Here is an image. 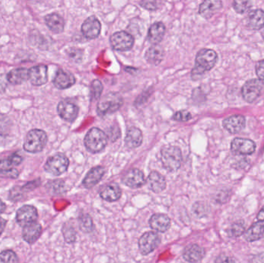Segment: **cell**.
I'll list each match as a JSON object with an SVG mask.
<instances>
[{"mask_svg":"<svg viewBox=\"0 0 264 263\" xmlns=\"http://www.w3.org/2000/svg\"><path fill=\"white\" fill-rule=\"evenodd\" d=\"M218 60V56L213 49H203L197 53L196 65L192 72V78L196 80L205 73L213 68Z\"/></svg>","mask_w":264,"mask_h":263,"instance_id":"obj_1","label":"cell"},{"mask_svg":"<svg viewBox=\"0 0 264 263\" xmlns=\"http://www.w3.org/2000/svg\"><path fill=\"white\" fill-rule=\"evenodd\" d=\"M122 105L123 98L121 95L111 92L105 95L101 99L100 102L98 103L97 111L99 116L105 118L118 111Z\"/></svg>","mask_w":264,"mask_h":263,"instance_id":"obj_2","label":"cell"},{"mask_svg":"<svg viewBox=\"0 0 264 263\" xmlns=\"http://www.w3.org/2000/svg\"><path fill=\"white\" fill-rule=\"evenodd\" d=\"M107 144V136L98 128H91L84 138L86 148L94 154L103 151Z\"/></svg>","mask_w":264,"mask_h":263,"instance_id":"obj_3","label":"cell"},{"mask_svg":"<svg viewBox=\"0 0 264 263\" xmlns=\"http://www.w3.org/2000/svg\"><path fill=\"white\" fill-rule=\"evenodd\" d=\"M161 162L164 169L168 172H175L181 167L182 151L175 146L168 145L163 147L161 151Z\"/></svg>","mask_w":264,"mask_h":263,"instance_id":"obj_4","label":"cell"},{"mask_svg":"<svg viewBox=\"0 0 264 263\" xmlns=\"http://www.w3.org/2000/svg\"><path fill=\"white\" fill-rule=\"evenodd\" d=\"M48 143V135L44 131L34 129L30 131L25 137L23 148L30 153L41 152Z\"/></svg>","mask_w":264,"mask_h":263,"instance_id":"obj_5","label":"cell"},{"mask_svg":"<svg viewBox=\"0 0 264 263\" xmlns=\"http://www.w3.org/2000/svg\"><path fill=\"white\" fill-rule=\"evenodd\" d=\"M69 159L63 154H56L48 158L44 165V169L53 175L58 176L67 172Z\"/></svg>","mask_w":264,"mask_h":263,"instance_id":"obj_6","label":"cell"},{"mask_svg":"<svg viewBox=\"0 0 264 263\" xmlns=\"http://www.w3.org/2000/svg\"><path fill=\"white\" fill-rule=\"evenodd\" d=\"M161 243V237L157 232H148L142 235L138 241V247L141 253L147 256L154 252Z\"/></svg>","mask_w":264,"mask_h":263,"instance_id":"obj_7","label":"cell"},{"mask_svg":"<svg viewBox=\"0 0 264 263\" xmlns=\"http://www.w3.org/2000/svg\"><path fill=\"white\" fill-rule=\"evenodd\" d=\"M110 42L112 48L115 50L128 51L133 47L135 40L128 32L119 31L110 37Z\"/></svg>","mask_w":264,"mask_h":263,"instance_id":"obj_8","label":"cell"},{"mask_svg":"<svg viewBox=\"0 0 264 263\" xmlns=\"http://www.w3.org/2000/svg\"><path fill=\"white\" fill-rule=\"evenodd\" d=\"M264 83L260 79L250 80L242 88V95L246 101L252 103L261 95Z\"/></svg>","mask_w":264,"mask_h":263,"instance_id":"obj_9","label":"cell"},{"mask_svg":"<svg viewBox=\"0 0 264 263\" xmlns=\"http://www.w3.org/2000/svg\"><path fill=\"white\" fill-rule=\"evenodd\" d=\"M37 219L38 213L37 209L32 205H24L17 211L16 215V222L23 228L29 224L37 222Z\"/></svg>","mask_w":264,"mask_h":263,"instance_id":"obj_10","label":"cell"},{"mask_svg":"<svg viewBox=\"0 0 264 263\" xmlns=\"http://www.w3.org/2000/svg\"><path fill=\"white\" fill-rule=\"evenodd\" d=\"M57 112L62 119L73 122L78 116L79 107L70 100H63L58 104Z\"/></svg>","mask_w":264,"mask_h":263,"instance_id":"obj_11","label":"cell"},{"mask_svg":"<svg viewBox=\"0 0 264 263\" xmlns=\"http://www.w3.org/2000/svg\"><path fill=\"white\" fill-rule=\"evenodd\" d=\"M231 150L235 155H252L256 150V144L253 140L236 137L231 144Z\"/></svg>","mask_w":264,"mask_h":263,"instance_id":"obj_12","label":"cell"},{"mask_svg":"<svg viewBox=\"0 0 264 263\" xmlns=\"http://www.w3.org/2000/svg\"><path fill=\"white\" fill-rule=\"evenodd\" d=\"M102 24L96 16L88 17L81 27L83 35L89 40H93L100 35Z\"/></svg>","mask_w":264,"mask_h":263,"instance_id":"obj_13","label":"cell"},{"mask_svg":"<svg viewBox=\"0 0 264 263\" xmlns=\"http://www.w3.org/2000/svg\"><path fill=\"white\" fill-rule=\"evenodd\" d=\"M48 67L46 65L34 66L29 70V80L34 86L45 85L48 81Z\"/></svg>","mask_w":264,"mask_h":263,"instance_id":"obj_14","label":"cell"},{"mask_svg":"<svg viewBox=\"0 0 264 263\" xmlns=\"http://www.w3.org/2000/svg\"><path fill=\"white\" fill-rule=\"evenodd\" d=\"M123 183L131 188H138L145 183V175L138 169H131L122 178Z\"/></svg>","mask_w":264,"mask_h":263,"instance_id":"obj_15","label":"cell"},{"mask_svg":"<svg viewBox=\"0 0 264 263\" xmlns=\"http://www.w3.org/2000/svg\"><path fill=\"white\" fill-rule=\"evenodd\" d=\"M53 83L58 89H64L73 86L76 83V79L71 73L60 69L57 70Z\"/></svg>","mask_w":264,"mask_h":263,"instance_id":"obj_16","label":"cell"},{"mask_svg":"<svg viewBox=\"0 0 264 263\" xmlns=\"http://www.w3.org/2000/svg\"><path fill=\"white\" fill-rule=\"evenodd\" d=\"M205 255H206L205 249L196 244H192L188 246L184 249L182 253L184 260L191 263H197L201 261L204 258Z\"/></svg>","mask_w":264,"mask_h":263,"instance_id":"obj_17","label":"cell"},{"mask_svg":"<svg viewBox=\"0 0 264 263\" xmlns=\"http://www.w3.org/2000/svg\"><path fill=\"white\" fill-rule=\"evenodd\" d=\"M222 125L229 133H237L245 128L246 119L242 115L236 114L224 119Z\"/></svg>","mask_w":264,"mask_h":263,"instance_id":"obj_18","label":"cell"},{"mask_svg":"<svg viewBox=\"0 0 264 263\" xmlns=\"http://www.w3.org/2000/svg\"><path fill=\"white\" fill-rule=\"evenodd\" d=\"M105 174V169L104 167H95L88 172V174L84 177L83 180V185L84 188H88V189L93 188L94 186L96 185L102 180Z\"/></svg>","mask_w":264,"mask_h":263,"instance_id":"obj_19","label":"cell"},{"mask_svg":"<svg viewBox=\"0 0 264 263\" xmlns=\"http://www.w3.org/2000/svg\"><path fill=\"white\" fill-rule=\"evenodd\" d=\"M149 224L156 232H165L170 228L171 220L166 215L155 214L151 217Z\"/></svg>","mask_w":264,"mask_h":263,"instance_id":"obj_20","label":"cell"},{"mask_svg":"<svg viewBox=\"0 0 264 263\" xmlns=\"http://www.w3.org/2000/svg\"><path fill=\"white\" fill-rule=\"evenodd\" d=\"M148 184L153 192L160 193L166 188V180L159 172L153 171L148 177Z\"/></svg>","mask_w":264,"mask_h":263,"instance_id":"obj_21","label":"cell"},{"mask_svg":"<svg viewBox=\"0 0 264 263\" xmlns=\"http://www.w3.org/2000/svg\"><path fill=\"white\" fill-rule=\"evenodd\" d=\"M42 234V226L38 222H34L23 227V239L29 244H34Z\"/></svg>","mask_w":264,"mask_h":263,"instance_id":"obj_22","label":"cell"},{"mask_svg":"<svg viewBox=\"0 0 264 263\" xmlns=\"http://www.w3.org/2000/svg\"><path fill=\"white\" fill-rule=\"evenodd\" d=\"M222 3L219 0H207L200 6V14L205 19H210L215 12L222 8Z\"/></svg>","mask_w":264,"mask_h":263,"instance_id":"obj_23","label":"cell"},{"mask_svg":"<svg viewBox=\"0 0 264 263\" xmlns=\"http://www.w3.org/2000/svg\"><path fill=\"white\" fill-rule=\"evenodd\" d=\"M165 27L161 22H157L151 26L148 32V40L153 45H158L163 40L165 34Z\"/></svg>","mask_w":264,"mask_h":263,"instance_id":"obj_24","label":"cell"},{"mask_svg":"<svg viewBox=\"0 0 264 263\" xmlns=\"http://www.w3.org/2000/svg\"><path fill=\"white\" fill-rule=\"evenodd\" d=\"M143 135L140 129L135 127H131L127 131L125 137V144L129 148H136L142 144Z\"/></svg>","mask_w":264,"mask_h":263,"instance_id":"obj_25","label":"cell"},{"mask_svg":"<svg viewBox=\"0 0 264 263\" xmlns=\"http://www.w3.org/2000/svg\"><path fill=\"white\" fill-rule=\"evenodd\" d=\"M100 195L102 199L107 202H116L121 198V189L116 183H110L102 190Z\"/></svg>","mask_w":264,"mask_h":263,"instance_id":"obj_26","label":"cell"},{"mask_svg":"<svg viewBox=\"0 0 264 263\" xmlns=\"http://www.w3.org/2000/svg\"><path fill=\"white\" fill-rule=\"evenodd\" d=\"M45 23L48 28L55 34H60L64 29V20L57 13H51L45 16Z\"/></svg>","mask_w":264,"mask_h":263,"instance_id":"obj_27","label":"cell"},{"mask_svg":"<svg viewBox=\"0 0 264 263\" xmlns=\"http://www.w3.org/2000/svg\"><path fill=\"white\" fill-rule=\"evenodd\" d=\"M29 79V70L26 68H16L9 71L7 80L13 85H22Z\"/></svg>","mask_w":264,"mask_h":263,"instance_id":"obj_28","label":"cell"},{"mask_svg":"<svg viewBox=\"0 0 264 263\" xmlns=\"http://www.w3.org/2000/svg\"><path fill=\"white\" fill-rule=\"evenodd\" d=\"M145 56L146 60L151 64L158 65L164 58V50L158 45H154L146 51Z\"/></svg>","mask_w":264,"mask_h":263,"instance_id":"obj_29","label":"cell"},{"mask_svg":"<svg viewBox=\"0 0 264 263\" xmlns=\"http://www.w3.org/2000/svg\"><path fill=\"white\" fill-rule=\"evenodd\" d=\"M248 26L253 30H261L264 27V11L257 9L248 15Z\"/></svg>","mask_w":264,"mask_h":263,"instance_id":"obj_30","label":"cell"},{"mask_svg":"<svg viewBox=\"0 0 264 263\" xmlns=\"http://www.w3.org/2000/svg\"><path fill=\"white\" fill-rule=\"evenodd\" d=\"M264 235V224L255 223L250 227L244 233V238L247 242H252L259 240Z\"/></svg>","mask_w":264,"mask_h":263,"instance_id":"obj_31","label":"cell"},{"mask_svg":"<svg viewBox=\"0 0 264 263\" xmlns=\"http://www.w3.org/2000/svg\"><path fill=\"white\" fill-rule=\"evenodd\" d=\"M23 162V158L17 154L11 155L6 159L0 160V172L12 169V167L17 166Z\"/></svg>","mask_w":264,"mask_h":263,"instance_id":"obj_32","label":"cell"},{"mask_svg":"<svg viewBox=\"0 0 264 263\" xmlns=\"http://www.w3.org/2000/svg\"><path fill=\"white\" fill-rule=\"evenodd\" d=\"M246 232V227L244 222L242 221H236L231 225L228 229V235L231 238H237L243 235Z\"/></svg>","mask_w":264,"mask_h":263,"instance_id":"obj_33","label":"cell"},{"mask_svg":"<svg viewBox=\"0 0 264 263\" xmlns=\"http://www.w3.org/2000/svg\"><path fill=\"white\" fill-rule=\"evenodd\" d=\"M62 232H63L65 241L67 243H74L76 242L75 229H74V227L72 226L71 224H67V223L63 224Z\"/></svg>","mask_w":264,"mask_h":263,"instance_id":"obj_34","label":"cell"},{"mask_svg":"<svg viewBox=\"0 0 264 263\" xmlns=\"http://www.w3.org/2000/svg\"><path fill=\"white\" fill-rule=\"evenodd\" d=\"M91 97L92 100H98L101 98L102 91H103V85L102 82L98 80H95L91 83Z\"/></svg>","mask_w":264,"mask_h":263,"instance_id":"obj_35","label":"cell"},{"mask_svg":"<svg viewBox=\"0 0 264 263\" xmlns=\"http://www.w3.org/2000/svg\"><path fill=\"white\" fill-rule=\"evenodd\" d=\"M80 228L84 232H91L93 229V221L88 215H82L79 219Z\"/></svg>","mask_w":264,"mask_h":263,"instance_id":"obj_36","label":"cell"},{"mask_svg":"<svg viewBox=\"0 0 264 263\" xmlns=\"http://www.w3.org/2000/svg\"><path fill=\"white\" fill-rule=\"evenodd\" d=\"M0 263H19V259L12 250H4L0 253Z\"/></svg>","mask_w":264,"mask_h":263,"instance_id":"obj_37","label":"cell"},{"mask_svg":"<svg viewBox=\"0 0 264 263\" xmlns=\"http://www.w3.org/2000/svg\"><path fill=\"white\" fill-rule=\"evenodd\" d=\"M252 6V2L250 1H243V0H236L233 2V8L236 12L243 14L247 12Z\"/></svg>","mask_w":264,"mask_h":263,"instance_id":"obj_38","label":"cell"},{"mask_svg":"<svg viewBox=\"0 0 264 263\" xmlns=\"http://www.w3.org/2000/svg\"><path fill=\"white\" fill-rule=\"evenodd\" d=\"M47 187L51 193L60 194L63 193V191H64L65 185L63 181L56 180V181H50Z\"/></svg>","mask_w":264,"mask_h":263,"instance_id":"obj_39","label":"cell"},{"mask_svg":"<svg viewBox=\"0 0 264 263\" xmlns=\"http://www.w3.org/2000/svg\"><path fill=\"white\" fill-rule=\"evenodd\" d=\"M192 118L190 113L187 111H179L174 114L172 120L176 121H188Z\"/></svg>","mask_w":264,"mask_h":263,"instance_id":"obj_40","label":"cell"},{"mask_svg":"<svg viewBox=\"0 0 264 263\" xmlns=\"http://www.w3.org/2000/svg\"><path fill=\"white\" fill-rule=\"evenodd\" d=\"M69 57L71 60H74L76 62H80L82 59L83 52L81 49H76V48H70L67 51Z\"/></svg>","mask_w":264,"mask_h":263,"instance_id":"obj_41","label":"cell"},{"mask_svg":"<svg viewBox=\"0 0 264 263\" xmlns=\"http://www.w3.org/2000/svg\"><path fill=\"white\" fill-rule=\"evenodd\" d=\"M18 177H19V172L16 169H8L0 172V177L15 179Z\"/></svg>","mask_w":264,"mask_h":263,"instance_id":"obj_42","label":"cell"},{"mask_svg":"<svg viewBox=\"0 0 264 263\" xmlns=\"http://www.w3.org/2000/svg\"><path fill=\"white\" fill-rule=\"evenodd\" d=\"M215 263H236L234 259L229 255L222 254L219 255L215 260Z\"/></svg>","mask_w":264,"mask_h":263,"instance_id":"obj_43","label":"cell"},{"mask_svg":"<svg viewBox=\"0 0 264 263\" xmlns=\"http://www.w3.org/2000/svg\"><path fill=\"white\" fill-rule=\"evenodd\" d=\"M140 5L149 10H156L158 8V2L156 1H142L140 2Z\"/></svg>","mask_w":264,"mask_h":263,"instance_id":"obj_44","label":"cell"},{"mask_svg":"<svg viewBox=\"0 0 264 263\" xmlns=\"http://www.w3.org/2000/svg\"><path fill=\"white\" fill-rule=\"evenodd\" d=\"M256 72L261 81H264V60H261L257 63Z\"/></svg>","mask_w":264,"mask_h":263,"instance_id":"obj_45","label":"cell"},{"mask_svg":"<svg viewBox=\"0 0 264 263\" xmlns=\"http://www.w3.org/2000/svg\"><path fill=\"white\" fill-rule=\"evenodd\" d=\"M39 184H40V181L39 180L38 181L36 180V181H30V182L27 183L23 187H22L21 190L24 191H30L38 187Z\"/></svg>","mask_w":264,"mask_h":263,"instance_id":"obj_46","label":"cell"},{"mask_svg":"<svg viewBox=\"0 0 264 263\" xmlns=\"http://www.w3.org/2000/svg\"><path fill=\"white\" fill-rule=\"evenodd\" d=\"M250 263H264V253L253 256Z\"/></svg>","mask_w":264,"mask_h":263,"instance_id":"obj_47","label":"cell"},{"mask_svg":"<svg viewBox=\"0 0 264 263\" xmlns=\"http://www.w3.org/2000/svg\"><path fill=\"white\" fill-rule=\"evenodd\" d=\"M5 224H6V221L3 218L0 217V235H2V232H4Z\"/></svg>","mask_w":264,"mask_h":263,"instance_id":"obj_48","label":"cell"},{"mask_svg":"<svg viewBox=\"0 0 264 263\" xmlns=\"http://www.w3.org/2000/svg\"><path fill=\"white\" fill-rule=\"evenodd\" d=\"M257 219L258 221H261V222H264V206L263 207V209L260 211L259 213L257 215Z\"/></svg>","mask_w":264,"mask_h":263,"instance_id":"obj_49","label":"cell"},{"mask_svg":"<svg viewBox=\"0 0 264 263\" xmlns=\"http://www.w3.org/2000/svg\"><path fill=\"white\" fill-rule=\"evenodd\" d=\"M5 209H6V205L0 199V215L3 213L5 212Z\"/></svg>","mask_w":264,"mask_h":263,"instance_id":"obj_50","label":"cell"},{"mask_svg":"<svg viewBox=\"0 0 264 263\" xmlns=\"http://www.w3.org/2000/svg\"><path fill=\"white\" fill-rule=\"evenodd\" d=\"M261 34H262L263 38H264V29L263 30L262 33H261Z\"/></svg>","mask_w":264,"mask_h":263,"instance_id":"obj_51","label":"cell"}]
</instances>
